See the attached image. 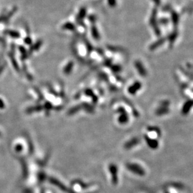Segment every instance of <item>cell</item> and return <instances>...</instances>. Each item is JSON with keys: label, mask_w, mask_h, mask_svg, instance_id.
I'll return each instance as SVG.
<instances>
[{"label": "cell", "mask_w": 193, "mask_h": 193, "mask_svg": "<svg viewBox=\"0 0 193 193\" xmlns=\"http://www.w3.org/2000/svg\"><path fill=\"white\" fill-rule=\"evenodd\" d=\"M127 168L130 170H132V171H133V173H135L139 175H144V171L142 169V168L141 169L140 168L137 166V165L130 164L128 165Z\"/></svg>", "instance_id": "6da1fadb"}, {"label": "cell", "mask_w": 193, "mask_h": 193, "mask_svg": "<svg viewBox=\"0 0 193 193\" xmlns=\"http://www.w3.org/2000/svg\"><path fill=\"white\" fill-rule=\"evenodd\" d=\"M110 170L114 172L112 173V181L114 183H117V168H115V166H110Z\"/></svg>", "instance_id": "7a4b0ae2"}]
</instances>
